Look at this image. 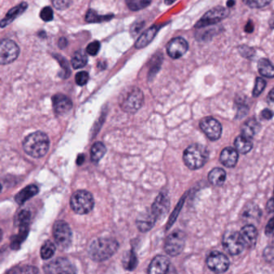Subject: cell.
<instances>
[{"mask_svg":"<svg viewBox=\"0 0 274 274\" xmlns=\"http://www.w3.org/2000/svg\"><path fill=\"white\" fill-rule=\"evenodd\" d=\"M20 54V49L14 41L3 40L0 45V63L8 64L17 59Z\"/></svg>","mask_w":274,"mask_h":274,"instance_id":"10","label":"cell"},{"mask_svg":"<svg viewBox=\"0 0 274 274\" xmlns=\"http://www.w3.org/2000/svg\"><path fill=\"white\" fill-rule=\"evenodd\" d=\"M229 260L225 255L218 251H213L207 258V265L213 272L222 273L229 268Z\"/></svg>","mask_w":274,"mask_h":274,"instance_id":"11","label":"cell"},{"mask_svg":"<svg viewBox=\"0 0 274 274\" xmlns=\"http://www.w3.org/2000/svg\"><path fill=\"white\" fill-rule=\"evenodd\" d=\"M30 220H31V213L28 210L23 209L18 213L15 223L19 228H28Z\"/></svg>","mask_w":274,"mask_h":274,"instance_id":"29","label":"cell"},{"mask_svg":"<svg viewBox=\"0 0 274 274\" xmlns=\"http://www.w3.org/2000/svg\"><path fill=\"white\" fill-rule=\"evenodd\" d=\"M28 228H20V231L16 235H13L11 241V248L12 249H18L20 245L25 241L28 235Z\"/></svg>","mask_w":274,"mask_h":274,"instance_id":"31","label":"cell"},{"mask_svg":"<svg viewBox=\"0 0 274 274\" xmlns=\"http://www.w3.org/2000/svg\"><path fill=\"white\" fill-rule=\"evenodd\" d=\"M53 236L60 249H67L72 243V231L68 223L64 220L56 221L53 226Z\"/></svg>","mask_w":274,"mask_h":274,"instance_id":"6","label":"cell"},{"mask_svg":"<svg viewBox=\"0 0 274 274\" xmlns=\"http://www.w3.org/2000/svg\"><path fill=\"white\" fill-rule=\"evenodd\" d=\"M157 218L154 216L151 211L148 213H143L138 218L136 224L138 228L142 232H148L155 225Z\"/></svg>","mask_w":274,"mask_h":274,"instance_id":"19","label":"cell"},{"mask_svg":"<svg viewBox=\"0 0 274 274\" xmlns=\"http://www.w3.org/2000/svg\"><path fill=\"white\" fill-rule=\"evenodd\" d=\"M264 232H265V234L268 235H271V234L273 233L274 217L273 218L270 219V220L268 221V224H267L266 227H265V230H264Z\"/></svg>","mask_w":274,"mask_h":274,"instance_id":"46","label":"cell"},{"mask_svg":"<svg viewBox=\"0 0 274 274\" xmlns=\"http://www.w3.org/2000/svg\"><path fill=\"white\" fill-rule=\"evenodd\" d=\"M27 8V4L26 3H22L20 5L15 7V8H12L9 12L7 13L5 18L3 19L1 21V27H5L8 24H10L12 21L16 20L18 16H20V15L25 12L26 9Z\"/></svg>","mask_w":274,"mask_h":274,"instance_id":"21","label":"cell"},{"mask_svg":"<svg viewBox=\"0 0 274 274\" xmlns=\"http://www.w3.org/2000/svg\"><path fill=\"white\" fill-rule=\"evenodd\" d=\"M54 8L58 10H64L68 8L71 4L72 0H52Z\"/></svg>","mask_w":274,"mask_h":274,"instance_id":"41","label":"cell"},{"mask_svg":"<svg viewBox=\"0 0 274 274\" xmlns=\"http://www.w3.org/2000/svg\"><path fill=\"white\" fill-rule=\"evenodd\" d=\"M88 62L87 55L85 54L83 51H78L72 58V65L75 70L83 68L84 66L86 65Z\"/></svg>","mask_w":274,"mask_h":274,"instance_id":"32","label":"cell"},{"mask_svg":"<svg viewBox=\"0 0 274 274\" xmlns=\"http://www.w3.org/2000/svg\"><path fill=\"white\" fill-rule=\"evenodd\" d=\"M39 270L36 267L26 266L17 267V268H12L11 270L8 271V273L20 274V273H37Z\"/></svg>","mask_w":274,"mask_h":274,"instance_id":"36","label":"cell"},{"mask_svg":"<svg viewBox=\"0 0 274 274\" xmlns=\"http://www.w3.org/2000/svg\"><path fill=\"white\" fill-rule=\"evenodd\" d=\"M183 158L187 167L191 170H197L204 166L209 160V151L204 146L193 144L186 149Z\"/></svg>","mask_w":274,"mask_h":274,"instance_id":"3","label":"cell"},{"mask_svg":"<svg viewBox=\"0 0 274 274\" xmlns=\"http://www.w3.org/2000/svg\"><path fill=\"white\" fill-rule=\"evenodd\" d=\"M188 50V44L182 37H176L168 43L166 47L168 55L172 59H179Z\"/></svg>","mask_w":274,"mask_h":274,"instance_id":"14","label":"cell"},{"mask_svg":"<svg viewBox=\"0 0 274 274\" xmlns=\"http://www.w3.org/2000/svg\"><path fill=\"white\" fill-rule=\"evenodd\" d=\"M220 162L226 167H233L238 161V151L232 147H226L220 154Z\"/></svg>","mask_w":274,"mask_h":274,"instance_id":"20","label":"cell"},{"mask_svg":"<svg viewBox=\"0 0 274 274\" xmlns=\"http://www.w3.org/2000/svg\"><path fill=\"white\" fill-rule=\"evenodd\" d=\"M106 153H107V147L104 145V143L101 142H96L91 147V160L94 163H97L106 155Z\"/></svg>","mask_w":274,"mask_h":274,"instance_id":"26","label":"cell"},{"mask_svg":"<svg viewBox=\"0 0 274 274\" xmlns=\"http://www.w3.org/2000/svg\"><path fill=\"white\" fill-rule=\"evenodd\" d=\"M269 24H270L271 27L274 28V15H272L271 17L270 20H269Z\"/></svg>","mask_w":274,"mask_h":274,"instance_id":"55","label":"cell"},{"mask_svg":"<svg viewBox=\"0 0 274 274\" xmlns=\"http://www.w3.org/2000/svg\"><path fill=\"white\" fill-rule=\"evenodd\" d=\"M264 257L268 262L274 263V245H270L265 249Z\"/></svg>","mask_w":274,"mask_h":274,"instance_id":"43","label":"cell"},{"mask_svg":"<svg viewBox=\"0 0 274 274\" xmlns=\"http://www.w3.org/2000/svg\"><path fill=\"white\" fill-rule=\"evenodd\" d=\"M67 45H68V41H67V40H66L65 38H63V37L60 38V41H59L58 42L59 48L63 49L67 46Z\"/></svg>","mask_w":274,"mask_h":274,"instance_id":"51","label":"cell"},{"mask_svg":"<svg viewBox=\"0 0 274 274\" xmlns=\"http://www.w3.org/2000/svg\"><path fill=\"white\" fill-rule=\"evenodd\" d=\"M158 29H159V27H157V26H152L145 32H143V34H142L141 37H139L137 42L135 43L136 48L142 49V48H145L146 46H147L155 38Z\"/></svg>","mask_w":274,"mask_h":274,"instance_id":"23","label":"cell"},{"mask_svg":"<svg viewBox=\"0 0 274 274\" xmlns=\"http://www.w3.org/2000/svg\"><path fill=\"white\" fill-rule=\"evenodd\" d=\"M52 106L56 114L64 115L71 110L73 103L67 96L59 93L52 97Z\"/></svg>","mask_w":274,"mask_h":274,"instance_id":"16","label":"cell"},{"mask_svg":"<svg viewBox=\"0 0 274 274\" xmlns=\"http://www.w3.org/2000/svg\"><path fill=\"white\" fill-rule=\"evenodd\" d=\"M239 52L242 56H245V57H250V56H253V49L252 48H249V47L245 46H241L239 48Z\"/></svg>","mask_w":274,"mask_h":274,"instance_id":"45","label":"cell"},{"mask_svg":"<svg viewBox=\"0 0 274 274\" xmlns=\"http://www.w3.org/2000/svg\"><path fill=\"white\" fill-rule=\"evenodd\" d=\"M56 246L50 241L45 242L41 249V256L44 260H49L56 253Z\"/></svg>","mask_w":274,"mask_h":274,"instance_id":"33","label":"cell"},{"mask_svg":"<svg viewBox=\"0 0 274 274\" xmlns=\"http://www.w3.org/2000/svg\"><path fill=\"white\" fill-rule=\"evenodd\" d=\"M122 264H123L124 268L129 271L133 270L137 267V256L133 250L128 252L124 256L123 259H122Z\"/></svg>","mask_w":274,"mask_h":274,"instance_id":"30","label":"cell"},{"mask_svg":"<svg viewBox=\"0 0 274 274\" xmlns=\"http://www.w3.org/2000/svg\"><path fill=\"white\" fill-rule=\"evenodd\" d=\"M265 86H266V81H264L263 78H257L256 83H255V87L253 91V97H258L259 95L262 93Z\"/></svg>","mask_w":274,"mask_h":274,"instance_id":"38","label":"cell"},{"mask_svg":"<svg viewBox=\"0 0 274 274\" xmlns=\"http://www.w3.org/2000/svg\"><path fill=\"white\" fill-rule=\"evenodd\" d=\"M76 83L80 86L85 85L89 81V76L87 72L81 71L76 75Z\"/></svg>","mask_w":274,"mask_h":274,"instance_id":"39","label":"cell"},{"mask_svg":"<svg viewBox=\"0 0 274 274\" xmlns=\"http://www.w3.org/2000/svg\"><path fill=\"white\" fill-rule=\"evenodd\" d=\"M119 244L113 238H99L89 246V257L95 261H105L118 251Z\"/></svg>","mask_w":274,"mask_h":274,"instance_id":"1","label":"cell"},{"mask_svg":"<svg viewBox=\"0 0 274 274\" xmlns=\"http://www.w3.org/2000/svg\"><path fill=\"white\" fill-rule=\"evenodd\" d=\"M248 110H249V109L247 108V107L241 106L239 107V110H238L237 118H243L247 114Z\"/></svg>","mask_w":274,"mask_h":274,"instance_id":"48","label":"cell"},{"mask_svg":"<svg viewBox=\"0 0 274 274\" xmlns=\"http://www.w3.org/2000/svg\"><path fill=\"white\" fill-rule=\"evenodd\" d=\"M84 161H85V155H78V160H77V163H78V165H81L82 164V163H83Z\"/></svg>","mask_w":274,"mask_h":274,"instance_id":"53","label":"cell"},{"mask_svg":"<svg viewBox=\"0 0 274 274\" xmlns=\"http://www.w3.org/2000/svg\"><path fill=\"white\" fill-rule=\"evenodd\" d=\"M222 243L226 251L232 256L239 254L245 247L239 232H233V231L226 232L224 234Z\"/></svg>","mask_w":274,"mask_h":274,"instance_id":"9","label":"cell"},{"mask_svg":"<svg viewBox=\"0 0 274 274\" xmlns=\"http://www.w3.org/2000/svg\"><path fill=\"white\" fill-rule=\"evenodd\" d=\"M170 207V200L168 195L165 192L159 194L151 207V213L156 217L157 220L160 219L167 213Z\"/></svg>","mask_w":274,"mask_h":274,"instance_id":"15","label":"cell"},{"mask_svg":"<svg viewBox=\"0 0 274 274\" xmlns=\"http://www.w3.org/2000/svg\"><path fill=\"white\" fill-rule=\"evenodd\" d=\"M239 235L242 236V241L245 244V247H253L257 242V228H255L254 226L251 224H248L242 228L239 232Z\"/></svg>","mask_w":274,"mask_h":274,"instance_id":"18","label":"cell"},{"mask_svg":"<svg viewBox=\"0 0 274 274\" xmlns=\"http://www.w3.org/2000/svg\"><path fill=\"white\" fill-rule=\"evenodd\" d=\"M186 235L181 230H176L166 238L164 250L172 257H176L184 250L185 246Z\"/></svg>","mask_w":274,"mask_h":274,"instance_id":"5","label":"cell"},{"mask_svg":"<svg viewBox=\"0 0 274 274\" xmlns=\"http://www.w3.org/2000/svg\"><path fill=\"white\" fill-rule=\"evenodd\" d=\"M235 148L238 152L241 153L242 155L247 154L249 151H251L253 148V143L252 141V139L245 137L243 135L238 136L235 139L234 142Z\"/></svg>","mask_w":274,"mask_h":274,"instance_id":"25","label":"cell"},{"mask_svg":"<svg viewBox=\"0 0 274 274\" xmlns=\"http://www.w3.org/2000/svg\"><path fill=\"white\" fill-rule=\"evenodd\" d=\"M226 180V172L221 168H214L209 174V180L214 186H221Z\"/></svg>","mask_w":274,"mask_h":274,"instance_id":"28","label":"cell"},{"mask_svg":"<svg viewBox=\"0 0 274 274\" xmlns=\"http://www.w3.org/2000/svg\"><path fill=\"white\" fill-rule=\"evenodd\" d=\"M39 192V188L36 185H29L27 187H24L20 192L16 195L15 200L16 203L19 205L23 204L25 203L26 201L32 198L33 196H35Z\"/></svg>","mask_w":274,"mask_h":274,"instance_id":"22","label":"cell"},{"mask_svg":"<svg viewBox=\"0 0 274 274\" xmlns=\"http://www.w3.org/2000/svg\"><path fill=\"white\" fill-rule=\"evenodd\" d=\"M70 206L77 214H87L93 210L94 199L89 191L80 190L74 192L72 195Z\"/></svg>","mask_w":274,"mask_h":274,"instance_id":"4","label":"cell"},{"mask_svg":"<svg viewBox=\"0 0 274 274\" xmlns=\"http://www.w3.org/2000/svg\"><path fill=\"white\" fill-rule=\"evenodd\" d=\"M151 0H126L128 8L131 11H139L151 4Z\"/></svg>","mask_w":274,"mask_h":274,"instance_id":"34","label":"cell"},{"mask_svg":"<svg viewBox=\"0 0 274 274\" xmlns=\"http://www.w3.org/2000/svg\"><path fill=\"white\" fill-rule=\"evenodd\" d=\"M113 17H114V16H100L94 11L89 10L87 12L85 19L89 23H100V22L102 21H108Z\"/></svg>","mask_w":274,"mask_h":274,"instance_id":"35","label":"cell"},{"mask_svg":"<svg viewBox=\"0 0 274 274\" xmlns=\"http://www.w3.org/2000/svg\"><path fill=\"white\" fill-rule=\"evenodd\" d=\"M267 209H268L269 213L274 212V196L267 203Z\"/></svg>","mask_w":274,"mask_h":274,"instance_id":"50","label":"cell"},{"mask_svg":"<svg viewBox=\"0 0 274 274\" xmlns=\"http://www.w3.org/2000/svg\"><path fill=\"white\" fill-rule=\"evenodd\" d=\"M41 18L44 21L49 22L53 20V11L50 7H45L41 12Z\"/></svg>","mask_w":274,"mask_h":274,"instance_id":"40","label":"cell"},{"mask_svg":"<svg viewBox=\"0 0 274 274\" xmlns=\"http://www.w3.org/2000/svg\"><path fill=\"white\" fill-rule=\"evenodd\" d=\"M58 56L59 58L60 59H58V57H57V60H58L59 63H60V65H61L62 68H63L64 71V78H68V76H70V74L68 62H67V60H66L65 59L61 57V56Z\"/></svg>","mask_w":274,"mask_h":274,"instance_id":"44","label":"cell"},{"mask_svg":"<svg viewBox=\"0 0 274 274\" xmlns=\"http://www.w3.org/2000/svg\"><path fill=\"white\" fill-rule=\"evenodd\" d=\"M100 42L98 41H93V42L90 43L88 45L87 49H86V52L90 56H95L98 53L99 50H100Z\"/></svg>","mask_w":274,"mask_h":274,"instance_id":"42","label":"cell"},{"mask_svg":"<svg viewBox=\"0 0 274 274\" xmlns=\"http://www.w3.org/2000/svg\"><path fill=\"white\" fill-rule=\"evenodd\" d=\"M259 73L264 78H274V66L267 59H261L257 64Z\"/></svg>","mask_w":274,"mask_h":274,"instance_id":"27","label":"cell"},{"mask_svg":"<svg viewBox=\"0 0 274 274\" xmlns=\"http://www.w3.org/2000/svg\"><path fill=\"white\" fill-rule=\"evenodd\" d=\"M261 129V125L257 122V120L252 119L249 120L245 122L242 126V135L245 137L249 138V139H253L257 132Z\"/></svg>","mask_w":274,"mask_h":274,"instance_id":"24","label":"cell"},{"mask_svg":"<svg viewBox=\"0 0 274 274\" xmlns=\"http://www.w3.org/2000/svg\"><path fill=\"white\" fill-rule=\"evenodd\" d=\"M261 115L263 119L270 120L273 117V112H272V110H268V109H264V110H262V112L261 113Z\"/></svg>","mask_w":274,"mask_h":274,"instance_id":"47","label":"cell"},{"mask_svg":"<svg viewBox=\"0 0 274 274\" xmlns=\"http://www.w3.org/2000/svg\"><path fill=\"white\" fill-rule=\"evenodd\" d=\"M46 273H76L75 267L66 258H57L44 266Z\"/></svg>","mask_w":274,"mask_h":274,"instance_id":"13","label":"cell"},{"mask_svg":"<svg viewBox=\"0 0 274 274\" xmlns=\"http://www.w3.org/2000/svg\"><path fill=\"white\" fill-rule=\"evenodd\" d=\"M234 4H235L234 0H228V3H227V6H228V8H232V7L234 6Z\"/></svg>","mask_w":274,"mask_h":274,"instance_id":"54","label":"cell"},{"mask_svg":"<svg viewBox=\"0 0 274 274\" xmlns=\"http://www.w3.org/2000/svg\"><path fill=\"white\" fill-rule=\"evenodd\" d=\"M199 126L207 137L213 141L220 139L222 133L221 124L212 117H208L201 120Z\"/></svg>","mask_w":274,"mask_h":274,"instance_id":"12","label":"cell"},{"mask_svg":"<svg viewBox=\"0 0 274 274\" xmlns=\"http://www.w3.org/2000/svg\"><path fill=\"white\" fill-rule=\"evenodd\" d=\"M272 0H244L245 5L251 8H261L270 4Z\"/></svg>","mask_w":274,"mask_h":274,"instance_id":"37","label":"cell"},{"mask_svg":"<svg viewBox=\"0 0 274 274\" xmlns=\"http://www.w3.org/2000/svg\"><path fill=\"white\" fill-rule=\"evenodd\" d=\"M170 263L169 259L165 256L158 255L153 259L148 268L149 273H166L169 272Z\"/></svg>","mask_w":274,"mask_h":274,"instance_id":"17","label":"cell"},{"mask_svg":"<svg viewBox=\"0 0 274 274\" xmlns=\"http://www.w3.org/2000/svg\"><path fill=\"white\" fill-rule=\"evenodd\" d=\"M254 30V26H253L252 21L248 22L247 24L245 26V31L247 33H252Z\"/></svg>","mask_w":274,"mask_h":274,"instance_id":"49","label":"cell"},{"mask_svg":"<svg viewBox=\"0 0 274 274\" xmlns=\"http://www.w3.org/2000/svg\"><path fill=\"white\" fill-rule=\"evenodd\" d=\"M143 101H144V96H143V92L138 88H135L129 91L126 97H124L121 102V108L125 112L134 114L141 108Z\"/></svg>","mask_w":274,"mask_h":274,"instance_id":"8","label":"cell"},{"mask_svg":"<svg viewBox=\"0 0 274 274\" xmlns=\"http://www.w3.org/2000/svg\"><path fill=\"white\" fill-rule=\"evenodd\" d=\"M229 14V11L223 7H216L211 9L197 22L195 25V28H203L209 26L214 25L220 23L221 20L225 19Z\"/></svg>","mask_w":274,"mask_h":274,"instance_id":"7","label":"cell"},{"mask_svg":"<svg viewBox=\"0 0 274 274\" xmlns=\"http://www.w3.org/2000/svg\"><path fill=\"white\" fill-rule=\"evenodd\" d=\"M176 0H165V4H166V5H170V4L176 2Z\"/></svg>","mask_w":274,"mask_h":274,"instance_id":"56","label":"cell"},{"mask_svg":"<svg viewBox=\"0 0 274 274\" xmlns=\"http://www.w3.org/2000/svg\"><path fill=\"white\" fill-rule=\"evenodd\" d=\"M267 100H268V102H274V89H272V90L269 92V93H268V97H267Z\"/></svg>","mask_w":274,"mask_h":274,"instance_id":"52","label":"cell"},{"mask_svg":"<svg viewBox=\"0 0 274 274\" xmlns=\"http://www.w3.org/2000/svg\"><path fill=\"white\" fill-rule=\"evenodd\" d=\"M50 142L47 134L43 132H35L27 136L23 143L26 154L36 158H42L49 151Z\"/></svg>","mask_w":274,"mask_h":274,"instance_id":"2","label":"cell"}]
</instances>
